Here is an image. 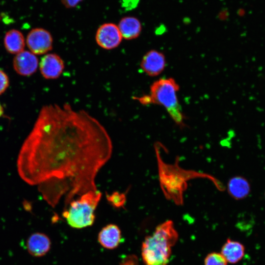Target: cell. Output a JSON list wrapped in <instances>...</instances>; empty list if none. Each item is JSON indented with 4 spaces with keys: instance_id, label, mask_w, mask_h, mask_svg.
<instances>
[{
    "instance_id": "cell-8",
    "label": "cell",
    "mask_w": 265,
    "mask_h": 265,
    "mask_svg": "<svg viewBox=\"0 0 265 265\" xmlns=\"http://www.w3.org/2000/svg\"><path fill=\"white\" fill-rule=\"evenodd\" d=\"M39 68L43 77L47 79H55L60 76L64 69L62 59L55 53H48L41 59Z\"/></svg>"
},
{
    "instance_id": "cell-3",
    "label": "cell",
    "mask_w": 265,
    "mask_h": 265,
    "mask_svg": "<svg viewBox=\"0 0 265 265\" xmlns=\"http://www.w3.org/2000/svg\"><path fill=\"white\" fill-rule=\"evenodd\" d=\"M179 90V86L173 79H160L151 85L149 95L136 99L141 104H154L163 106L173 120L182 126L185 117L177 97Z\"/></svg>"
},
{
    "instance_id": "cell-9",
    "label": "cell",
    "mask_w": 265,
    "mask_h": 265,
    "mask_svg": "<svg viewBox=\"0 0 265 265\" xmlns=\"http://www.w3.org/2000/svg\"><path fill=\"white\" fill-rule=\"evenodd\" d=\"M13 67L21 76H29L36 71L38 60L35 54L31 52L23 51L17 54L13 59Z\"/></svg>"
},
{
    "instance_id": "cell-5",
    "label": "cell",
    "mask_w": 265,
    "mask_h": 265,
    "mask_svg": "<svg viewBox=\"0 0 265 265\" xmlns=\"http://www.w3.org/2000/svg\"><path fill=\"white\" fill-rule=\"evenodd\" d=\"M26 43L32 53L41 55L52 50L53 39L49 31L43 28L37 27L28 32Z\"/></svg>"
},
{
    "instance_id": "cell-7",
    "label": "cell",
    "mask_w": 265,
    "mask_h": 265,
    "mask_svg": "<svg viewBox=\"0 0 265 265\" xmlns=\"http://www.w3.org/2000/svg\"><path fill=\"white\" fill-rule=\"evenodd\" d=\"M166 66V59L164 54L158 51L151 50L143 56L140 67L148 76L155 77L160 74Z\"/></svg>"
},
{
    "instance_id": "cell-17",
    "label": "cell",
    "mask_w": 265,
    "mask_h": 265,
    "mask_svg": "<svg viewBox=\"0 0 265 265\" xmlns=\"http://www.w3.org/2000/svg\"><path fill=\"white\" fill-rule=\"evenodd\" d=\"M204 265H227V261L221 254L212 252L206 256Z\"/></svg>"
},
{
    "instance_id": "cell-20",
    "label": "cell",
    "mask_w": 265,
    "mask_h": 265,
    "mask_svg": "<svg viewBox=\"0 0 265 265\" xmlns=\"http://www.w3.org/2000/svg\"><path fill=\"white\" fill-rule=\"evenodd\" d=\"M138 1L139 0H122V6L125 9L130 10L135 8Z\"/></svg>"
},
{
    "instance_id": "cell-4",
    "label": "cell",
    "mask_w": 265,
    "mask_h": 265,
    "mask_svg": "<svg viewBox=\"0 0 265 265\" xmlns=\"http://www.w3.org/2000/svg\"><path fill=\"white\" fill-rule=\"evenodd\" d=\"M102 193L98 190L89 191L74 199L64 209L63 217L72 227L80 229L91 226L95 221V211Z\"/></svg>"
},
{
    "instance_id": "cell-1",
    "label": "cell",
    "mask_w": 265,
    "mask_h": 265,
    "mask_svg": "<svg viewBox=\"0 0 265 265\" xmlns=\"http://www.w3.org/2000/svg\"><path fill=\"white\" fill-rule=\"evenodd\" d=\"M112 152L108 133L88 112L50 104L20 150L17 171L26 183L39 186L52 207L64 197L65 209L77 196L97 190L96 175Z\"/></svg>"
},
{
    "instance_id": "cell-15",
    "label": "cell",
    "mask_w": 265,
    "mask_h": 265,
    "mask_svg": "<svg viewBox=\"0 0 265 265\" xmlns=\"http://www.w3.org/2000/svg\"><path fill=\"white\" fill-rule=\"evenodd\" d=\"M227 188L229 194L237 200L245 198L250 190L248 182L241 176H235L230 179L228 183Z\"/></svg>"
},
{
    "instance_id": "cell-22",
    "label": "cell",
    "mask_w": 265,
    "mask_h": 265,
    "mask_svg": "<svg viewBox=\"0 0 265 265\" xmlns=\"http://www.w3.org/2000/svg\"><path fill=\"white\" fill-rule=\"evenodd\" d=\"M3 109L2 106L0 104V117L3 115Z\"/></svg>"
},
{
    "instance_id": "cell-2",
    "label": "cell",
    "mask_w": 265,
    "mask_h": 265,
    "mask_svg": "<svg viewBox=\"0 0 265 265\" xmlns=\"http://www.w3.org/2000/svg\"><path fill=\"white\" fill-rule=\"evenodd\" d=\"M178 238L172 221L158 225L142 243L141 255L145 265H167L172 247Z\"/></svg>"
},
{
    "instance_id": "cell-16",
    "label": "cell",
    "mask_w": 265,
    "mask_h": 265,
    "mask_svg": "<svg viewBox=\"0 0 265 265\" xmlns=\"http://www.w3.org/2000/svg\"><path fill=\"white\" fill-rule=\"evenodd\" d=\"M106 198L110 204L116 208L123 207L126 202V193L118 191H114L110 194L106 193Z\"/></svg>"
},
{
    "instance_id": "cell-19",
    "label": "cell",
    "mask_w": 265,
    "mask_h": 265,
    "mask_svg": "<svg viewBox=\"0 0 265 265\" xmlns=\"http://www.w3.org/2000/svg\"><path fill=\"white\" fill-rule=\"evenodd\" d=\"M119 265H138L137 257L134 255H130L125 257Z\"/></svg>"
},
{
    "instance_id": "cell-14",
    "label": "cell",
    "mask_w": 265,
    "mask_h": 265,
    "mask_svg": "<svg viewBox=\"0 0 265 265\" xmlns=\"http://www.w3.org/2000/svg\"><path fill=\"white\" fill-rule=\"evenodd\" d=\"M4 45L8 53L17 54L24 51V36L20 31L15 29H10L4 35Z\"/></svg>"
},
{
    "instance_id": "cell-11",
    "label": "cell",
    "mask_w": 265,
    "mask_h": 265,
    "mask_svg": "<svg viewBox=\"0 0 265 265\" xmlns=\"http://www.w3.org/2000/svg\"><path fill=\"white\" fill-rule=\"evenodd\" d=\"M98 239L100 244L105 248L115 249L122 242L121 230L116 225L109 224L101 230Z\"/></svg>"
},
{
    "instance_id": "cell-18",
    "label": "cell",
    "mask_w": 265,
    "mask_h": 265,
    "mask_svg": "<svg viewBox=\"0 0 265 265\" xmlns=\"http://www.w3.org/2000/svg\"><path fill=\"white\" fill-rule=\"evenodd\" d=\"M8 85V77L2 70L0 69V95L6 90Z\"/></svg>"
},
{
    "instance_id": "cell-10",
    "label": "cell",
    "mask_w": 265,
    "mask_h": 265,
    "mask_svg": "<svg viewBox=\"0 0 265 265\" xmlns=\"http://www.w3.org/2000/svg\"><path fill=\"white\" fill-rule=\"evenodd\" d=\"M26 245L27 251L30 255L35 257H41L49 252L51 248V242L46 234L35 233L28 237Z\"/></svg>"
},
{
    "instance_id": "cell-21",
    "label": "cell",
    "mask_w": 265,
    "mask_h": 265,
    "mask_svg": "<svg viewBox=\"0 0 265 265\" xmlns=\"http://www.w3.org/2000/svg\"><path fill=\"white\" fill-rule=\"evenodd\" d=\"M62 4L67 8H73L78 6L83 0H60Z\"/></svg>"
},
{
    "instance_id": "cell-13",
    "label": "cell",
    "mask_w": 265,
    "mask_h": 265,
    "mask_svg": "<svg viewBox=\"0 0 265 265\" xmlns=\"http://www.w3.org/2000/svg\"><path fill=\"white\" fill-rule=\"evenodd\" d=\"M244 252L245 248L242 243L228 239L221 248V254L227 262L236 264L242 259Z\"/></svg>"
},
{
    "instance_id": "cell-12",
    "label": "cell",
    "mask_w": 265,
    "mask_h": 265,
    "mask_svg": "<svg viewBox=\"0 0 265 265\" xmlns=\"http://www.w3.org/2000/svg\"><path fill=\"white\" fill-rule=\"evenodd\" d=\"M117 26L122 37L127 40L136 38L142 30L140 21L133 16H126L121 18Z\"/></svg>"
},
{
    "instance_id": "cell-6",
    "label": "cell",
    "mask_w": 265,
    "mask_h": 265,
    "mask_svg": "<svg viewBox=\"0 0 265 265\" xmlns=\"http://www.w3.org/2000/svg\"><path fill=\"white\" fill-rule=\"evenodd\" d=\"M122 38L117 25L112 23H104L101 25L95 35L97 44L106 50H111L117 47Z\"/></svg>"
}]
</instances>
